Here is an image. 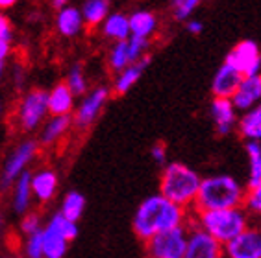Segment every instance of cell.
<instances>
[{"instance_id": "29", "label": "cell", "mask_w": 261, "mask_h": 258, "mask_svg": "<svg viewBox=\"0 0 261 258\" xmlns=\"http://www.w3.org/2000/svg\"><path fill=\"white\" fill-rule=\"evenodd\" d=\"M67 87L70 89V92L78 98V96H84L89 92V83H87V78H86V72H84V67L82 63H74L72 67L69 69V74H67V80H65Z\"/></svg>"}, {"instance_id": "1", "label": "cell", "mask_w": 261, "mask_h": 258, "mask_svg": "<svg viewBox=\"0 0 261 258\" xmlns=\"http://www.w3.org/2000/svg\"><path fill=\"white\" fill-rule=\"evenodd\" d=\"M189 223H191V219H189L187 209L169 201L160 192L143 199L137 205L134 218H132L134 234L143 243L156 234L178 227H186Z\"/></svg>"}, {"instance_id": "15", "label": "cell", "mask_w": 261, "mask_h": 258, "mask_svg": "<svg viewBox=\"0 0 261 258\" xmlns=\"http://www.w3.org/2000/svg\"><path fill=\"white\" fill-rule=\"evenodd\" d=\"M243 74L236 70L226 61L217 69L213 80H211V94L213 98H230L236 94L237 87L241 83Z\"/></svg>"}, {"instance_id": "14", "label": "cell", "mask_w": 261, "mask_h": 258, "mask_svg": "<svg viewBox=\"0 0 261 258\" xmlns=\"http://www.w3.org/2000/svg\"><path fill=\"white\" fill-rule=\"evenodd\" d=\"M210 114L211 120L215 124L217 135L221 137H228V135L236 129L239 116H237V109L233 102L230 98H213L210 104Z\"/></svg>"}, {"instance_id": "6", "label": "cell", "mask_w": 261, "mask_h": 258, "mask_svg": "<svg viewBox=\"0 0 261 258\" xmlns=\"http://www.w3.org/2000/svg\"><path fill=\"white\" fill-rule=\"evenodd\" d=\"M39 148V142L35 139H24L11 149L0 172V192H8L13 188L17 179L28 172V166L35 160Z\"/></svg>"}, {"instance_id": "28", "label": "cell", "mask_w": 261, "mask_h": 258, "mask_svg": "<svg viewBox=\"0 0 261 258\" xmlns=\"http://www.w3.org/2000/svg\"><path fill=\"white\" fill-rule=\"evenodd\" d=\"M108 64H110V70L113 74H119L126 67H130V57H128V41H119V43H113L110 48V54H108Z\"/></svg>"}, {"instance_id": "24", "label": "cell", "mask_w": 261, "mask_h": 258, "mask_svg": "<svg viewBox=\"0 0 261 258\" xmlns=\"http://www.w3.org/2000/svg\"><path fill=\"white\" fill-rule=\"evenodd\" d=\"M237 129L245 140L261 142V104L243 113V116L237 122Z\"/></svg>"}, {"instance_id": "8", "label": "cell", "mask_w": 261, "mask_h": 258, "mask_svg": "<svg viewBox=\"0 0 261 258\" xmlns=\"http://www.w3.org/2000/svg\"><path fill=\"white\" fill-rule=\"evenodd\" d=\"M189 225L165 231L145 242V258H184Z\"/></svg>"}, {"instance_id": "36", "label": "cell", "mask_w": 261, "mask_h": 258, "mask_svg": "<svg viewBox=\"0 0 261 258\" xmlns=\"http://www.w3.org/2000/svg\"><path fill=\"white\" fill-rule=\"evenodd\" d=\"M186 30L191 35H198V34H202V30H204V24H202L200 19H193L191 17L189 20H186Z\"/></svg>"}, {"instance_id": "23", "label": "cell", "mask_w": 261, "mask_h": 258, "mask_svg": "<svg viewBox=\"0 0 261 258\" xmlns=\"http://www.w3.org/2000/svg\"><path fill=\"white\" fill-rule=\"evenodd\" d=\"M130 17V37H139V39H148L160 28V19L154 11L150 10H136L128 13Z\"/></svg>"}, {"instance_id": "37", "label": "cell", "mask_w": 261, "mask_h": 258, "mask_svg": "<svg viewBox=\"0 0 261 258\" xmlns=\"http://www.w3.org/2000/svg\"><path fill=\"white\" fill-rule=\"evenodd\" d=\"M11 54V43L8 41H0V63H4Z\"/></svg>"}, {"instance_id": "39", "label": "cell", "mask_w": 261, "mask_h": 258, "mask_svg": "<svg viewBox=\"0 0 261 258\" xmlns=\"http://www.w3.org/2000/svg\"><path fill=\"white\" fill-rule=\"evenodd\" d=\"M17 2H19V0H0V10H10Z\"/></svg>"}, {"instance_id": "38", "label": "cell", "mask_w": 261, "mask_h": 258, "mask_svg": "<svg viewBox=\"0 0 261 258\" xmlns=\"http://www.w3.org/2000/svg\"><path fill=\"white\" fill-rule=\"evenodd\" d=\"M50 4H52V8L58 11V10H61V8L69 6V0H50Z\"/></svg>"}, {"instance_id": "13", "label": "cell", "mask_w": 261, "mask_h": 258, "mask_svg": "<svg viewBox=\"0 0 261 258\" xmlns=\"http://www.w3.org/2000/svg\"><path fill=\"white\" fill-rule=\"evenodd\" d=\"M32 194H34V201L39 205L50 203L56 198V194L60 190V175L58 172L48 166L37 168L32 172Z\"/></svg>"}, {"instance_id": "25", "label": "cell", "mask_w": 261, "mask_h": 258, "mask_svg": "<svg viewBox=\"0 0 261 258\" xmlns=\"http://www.w3.org/2000/svg\"><path fill=\"white\" fill-rule=\"evenodd\" d=\"M86 26L96 28L106 20V17L111 13V2L110 0H86L80 8Z\"/></svg>"}, {"instance_id": "45", "label": "cell", "mask_w": 261, "mask_h": 258, "mask_svg": "<svg viewBox=\"0 0 261 258\" xmlns=\"http://www.w3.org/2000/svg\"><path fill=\"white\" fill-rule=\"evenodd\" d=\"M0 258H2V256H0Z\"/></svg>"}, {"instance_id": "41", "label": "cell", "mask_w": 261, "mask_h": 258, "mask_svg": "<svg viewBox=\"0 0 261 258\" xmlns=\"http://www.w3.org/2000/svg\"><path fill=\"white\" fill-rule=\"evenodd\" d=\"M2 225H4V218H2V212H0V231H2Z\"/></svg>"}, {"instance_id": "44", "label": "cell", "mask_w": 261, "mask_h": 258, "mask_svg": "<svg viewBox=\"0 0 261 258\" xmlns=\"http://www.w3.org/2000/svg\"><path fill=\"white\" fill-rule=\"evenodd\" d=\"M2 17H4V15H2V13H0V19H2Z\"/></svg>"}, {"instance_id": "42", "label": "cell", "mask_w": 261, "mask_h": 258, "mask_svg": "<svg viewBox=\"0 0 261 258\" xmlns=\"http://www.w3.org/2000/svg\"><path fill=\"white\" fill-rule=\"evenodd\" d=\"M10 258H22L20 254H13V256H10Z\"/></svg>"}, {"instance_id": "35", "label": "cell", "mask_w": 261, "mask_h": 258, "mask_svg": "<svg viewBox=\"0 0 261 258\" xmlns=\"http://www.w3.org/2000/svg\"><path fill=\"white\" fill-rule=\"evenodd\" d=\"M150 157L152 160L158 164V166H165L167 164V148L165 144H161V142H158V144H154L150 148Z\"/></svg>"}, {"instance_id": "9", "label": "cell", "mask_w": 261, "mask_h": 258, "mask_svg": "<svg viewBox=\"0 0 261 258\" xmlns=\"http://www.w3.org/2000/svg\"><path fill=\"white\" fill-rule=\"evenodd\" d=\"M111 87L98 85L95 89H91L78 105H76L74 114H72V125L80 131H86L95 124L96 118L104 111L106 104L110 102Z\"/></svg>"}, {"instance_id": "18", "label": "cell", "mask_w": 261, "mask_h": 258, "mask_svg": "<svg viewBox=\"0 0 261 258\" xmlns=\"http://www.w3.org/2000/svg\"><path fill=\"white\" fill-rule=\"evenodd\" d=\"M70 127H72V116H50L41 127L37 142L43 148H52L65 139Z\"/></svg>"}, {"instance_id": "11", "label": "cell", "mask_w": 261, "mask_h": 258, "mask_svg": "<svg viewBox=\"0 0 261 258\" xmlns=\"http://www.w3.org/2000/svg\"><path fill=\"white\" fill-rule=\"evenodd\" d=\"M224 258H261V229L248 227L239 236L222 245Z\"/></svg>"}, {"instance_id": "31", "label": "cell", "mask_w": 261, "mask_h": 258, "mask_svg": "<svg viewBox=\"0 0 261 258\" xmlns=\"http://www.w3.org/2000/svg\"><path fill=\"white\" fill-rule=\"evenodd\" d=\"M43 227H45V221H43V216H41L37 210H30V212H26L24 216H20L19 233L22 238H24V236H30V234L39 233V231H43Z\"/></svg>"}, {"instance_id": "12", "label": "cell", "mask_w": 261, "mask_h": 258, "mask_svg": "<svg viewBox=\"0 0 261 258\" xmlns=\"http://www.w3.org/2000/svg\"><path fill=\"white\" fill-rule=\"evenodd\" d=\"M184 258H224L222 256V243H219L213 236H210L200 227L193 225L191 221Z\"/></svg>"}, {"instance_id": "26", "label": "cell", "mask_w": 261, "mask_h": 258, "mask_svg": "<svg viewBox=\"0 0 261 258\" xmlns=\"http://www.w3.org/2000/svg\"><path fill=\"white\" fill-rule=\"evenodd\" d=\"M86 196L78 190H69V192L63 196L60 203V212L65 216L70 221H80L82 216H84V210H86Z\"/></svg>"}, {"instance_id": "32", "label": "cell", "mask_w": 261, "mask_h": 258, "mask_svg": "<svg viewBox=\"0 0 261 258\" xmlns=\"http://www.w3.org/2000/svg\"><path fill=\"white\" fill-rule=\"evenodd\" d=\"M243 209L248 212V216H257V218H261V183L256 184V186L246 188Z\"/></svg>"}, {"instance_id": "21", "label": "cell", "mask_w": 261, "mask_h": 258, "mask_svg": "<svg viewBox=\"0 0 261 258\" xmlns=\"http://www.w3.org/2000/svg\"><path fill=\"white\" fill-rule=\"evenodd\" d=\"M148 64H150V57L145 55V57L139 59L137 63H132L130 67H126L122 72H119V74L115 76L113 85H111V90L119 96L130 92L132 87H136V83L141 80V76H143V72L146 70Z\"/></svg>"}, {"instance_id": "40", "label": "cell", "mask_w": 261, "mask_h": 258, "mask_svg": "<svg viewBox=\"0 0 261 258\" xmlns=\"http://www.w3.org/2000/svg\"><path fill=\"white\" fill-rule=\"evenodd\" d=\"M2 76H4V63H0V80H2Z\"/></svg>"}, {"instance_id": "34", "label": "cell", "mask_w": 261, "mask_h": 258, "mask_svg": "<svg viewBox=\"0 0 261 258\" xmlns=\"http://www.w3.org/2000/svg\"><path fill=\"white\" fill-rule=\"evenodd\" d=\"M202 4V0H184L181 6L176 11H172V17L176 20H189L191 19V13H195V10Z\"/></svg>"}, {"instance_id": "7", "label": "cell", "mask_w": 261, "mask_h": 258, "mask_svg": "<svg viewBox=\"0 0 261 258\" xmlns=\"http://www.w3.org/2000/svg\"><path fill=\"white\" fill-rule=\"evenodd\" d=\"M48 92L43 89H30L17 105V125L22 133H34L48 118Z\"/></svg>"}, {"instance_id": "43", "label": "cell", "mask_w": 261, "mask_h": 258, "mask_svg": "<svg viewBox=\"0 0 261 258\" xmlns=\"http://www.w3.org/2000/svg\"><path fill=\"white\" fill-rule=\"evenodd\" d=\"M0 116H2V104H0Z\"/></svg>"}, {"instance_id": "3", "label": "cell", "mask_w": 261, "mask_h": 258, "mask_svg": "<svg viewBox=\"0 0 261 258\" xmlns=\"http://www.w3.org/2000/svg\"><path fill=\"white\" fill-rule=\"evenodd\" d=\"M200 174L184 163H167L160 177V194L184 209H193L200 188Z\"/></svg>"}, {"instance_id": "33", "label": "cell", "mask_w": 261, "mask_h": 258, "mask_svg": "<svg viewBox=\"0 0 261 258\" xmlns=\"http://www.w3.org/2000/svg\"><path fill=\"white\" fill-rule=\"evenodd\" d=\"M148 46H150V41L148 39L130 37V39H128V57H130V63H137L139 59H143L146 55Z\"/></svg>"}, {"instance_id": "4", "label": "cell", "mask_w": 261, "mask_h": 258, "mask_svg": "<svg viewBox=\"0 0 261 258\" xmlns=\"http://www.w3.org/2000/svg\"><path fill=\"white\" fill-rule=\"evenodd\" d=\"M193 225L206 231L210 236L219 243H228L250 225V216L243 207L222 210H204V212H193Z\"/></svg>"}, {"instance_id": "2", "label": "cell", "mask_w": 261, "mask_h": 258, "mask_svg": "<svg viewBox=\"0 0 261 258\" xmlns=\"http://www.w3.org/2000/svg\"><path fill=\"white\" fill-rule=\"evenodd\" d=\"M245 194L246 188L233 175L215 174L210 177H202L200 188L193 205V212L237 209L245 203Z\"/></svg>"}, {"instance_id": "22", "label": "cell", "mask_w": 261, "mask_h": 258, "mask_svg": "<svg viewBox=\"0 0 261 258\" xmlns=\"http://www.w3.org/2000/svg\"><path fill=\"white\" fill-rule=\"evenodd\" d=\"M100 31L106 39L119 43V41L130 39V17L124 11H111L100 24Z\"/></svg>"}, {"instance_id": "16", "label": "cell", "mask_w": 261, "mask_h": 258, "mask_svg": "<svg viewBox=\"0 0 261 258\" xmlns=\"http://www.w3.org/2000/svg\"><path fill=\"white\" fill-rule=\"evenodd\" d=\"M231 102L236 105V109L243 113L261 104V74L243 78L236 94L231 96Z\"/></svg>"}, {"instance_id": "19", "label": "cell", "mask_w": 261, "mask_h": 258, "mask_svg": "<svg viewBox=\"0 0 261 258\" xmlns=\"http://www.w3.org/2000/svg\"><path fill=\"white\" fill-rule=\"evenodd\" d=\"M76 109V96L67 83H56L48 90V113L50 116H70Z\"/></svg>"}, {"instance_id": "10", "label": "cell", "mask_w": 261, "mask_h": 258, "mask_svg": "<svg viewBox=\"0 0 261 258\" xmlns=\"http://www.w3.org/2000/svg\"><path fill=\"white\" fill-rule=\"evenodd\" d=\"M224 61L239 70L243 78L261 74V50L259 45L252 39H243L241 43H237L226 54Z\"/></svg>"}, {"instance_id": "20", "label": "cell", "mask_w": 261, "mask_h": 258, "mask_svg": "<svg viewBox=\"0 0 261 258\" xmlns=\"http://www.w3.org/2000/svg\"><path fill=\"white\" fill-rule=\"evenodd\" d=\"M32 172H24L15 181L13 188H11V210L17 216H24L26 212L32 210L34 203V194H32Z\"/></svg>"}, {"instance_id": "5", "label": "cell", "mask_w": 261, "mask_h": 258, "mask_svg": "<svg viewBox=\"0 0 261 258\" xmlns=\"http://www.w3.org/2000/svg\"><path fill=\"white\" fill-rule=\"evenodd\" d=\"M78 234V223L56 210L43 227V258H65L70 242H74Z\"/></svg>"}, {"instance_id": "30", "label": "cell", "mask_w": 261, "mask_h": 258, "mask_svg": "<svg viewBox=\"0 0 261 258\" xmlns=\"http://www.w3.org/2000/svg\"><path fill=\"white\" fill-rule=\"evenodd\" d=\"M20 256L43 258V231L22 238V242H20Z\"/></svg>"}, {"instance_id": "17", "label": "cell", "mask_w": 261, "mask_h": 258, "mask_svg": "<svg viewBox=\"0 0 261 258\" xmlns=\"http://www.w3.org/2000/svg\"><path fill=\"white\" fill-rule=\"evenodd\" d=\"M84 28H86V20H84L80 8L65 6V8L58 10V13H56V30L61 37H67V39L78 37L84 31Z\"/></svg>"}, {"instance_id": "27", "label": "cell", "mask_w": 261, "mask_h": 258, "mask_svg": "<svg viewBox=\"0 0 261 258\" xmlns=\"http://www.w3.org/2000/svg\"><path fill=\"white\" fill-rule=\"evenodd\" d=\"M246 155H248V183L246 188L261 183V142L246 140Z\"/></svg>"}]
</instances>
